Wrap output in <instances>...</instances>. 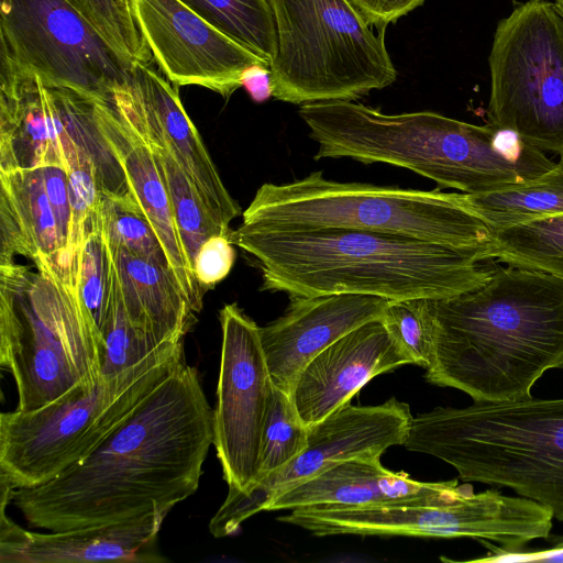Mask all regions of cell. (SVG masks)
I'll return each instance as SVG.
<instances>
[{"label": "cell", "mask_w": 563, "mask_h": 563, "mask_svg": "<svg viewBox=\"0 0 563 563\" xmlns=\"http://www.w3.org/2000/svg\"><path fill=\"white\" fill-rule=\"evenodd\" d=\"M213 412L197 369L183 361L86 457L43 485L14 489L11 501L46 531L169 512L198 488Z\"/></svg>", "instance_id": "obj_1"}, {"label": "cell", "mask_w": 563, "mask_h": 563, "mask_svg": "<svg viewBox=\"0 0 563 563\" xmlns=\"http://www.w3.org/2000/svg\"><path fill=\"white\" fill-rule=\"evenodd\" d=\"M430 384L475 402L531 398L542 375L563 367V278L520 267L495 268L478 288L432 299Z\"/></svg>", "instance_id": "obj_2"}, {"label": "cell", "mask_w": 563, "mask_h": 563, "mask_svg": "<svg viewBox=\"0 0 563 563\" xmlns=\"http://www.w3.org/2000/svg\"><path fill=\"white\" fill-rule=\"evenodd\" d=\"M262 273L263 290L290 298L368 295L388 300L445 299L482 286L485 257L405 235L324 229L230 233Z\"/></svg>", "instance_id": "obj_3"}, {"label": "cell", "mask_w": 563, "mask_h": 563, "mask_svg": "<svg viewBox=\"0 0 563 563\" xmlns=\"http://www.w3.org/2000/svg\"><path fill=\"white\" fill-rule=\"evenodd\" d=\"M314 161L352 158L409 169L438 185L481 194L533 179L555 165L515 133L433 111L387 114L356 101L301 104Z\"/></svg>", "instance_id": "obj_4"}, {"label": "cell", "mask_w": 563, "mask_h": 563, "mask_svg": "<svg viewBox=\"0 0 563 563\" xmlns=\"http://www.w3.org/2000/svg\"><path fill=\"white\" fill-rule=\"evenodd\" d=\"M404 446L464 482L511 488L563 521V398L435 407L412 417Z\"/></svg>", "instance_id": "obj_5"}, {"label": "cell", "mask_w": 563, "mask_h": 563, "mask_svg": "<svg viewBox=\"0 0 563 563\" xmlns=\"http://www.w3.org/2000/svg\"><path fill=\"white\" fill-rule=\"evenodd\" d=\"M246 231L346 229L405 235L481 253L493 232L459 192L328 179L318 170L285 184L265 183L242 213Z\"/></svg>", "instance_id": "obj_6"}, {"label": "cell", "mask_w": 563, "mask_h": 563, "mask_svg": "<svg viewBox=\"0 0 563 563\" xmlns=\"http://www.w3.org/2000/svg\"><path fill=\"white\" fill-rule=\"evenodd\" d=\"M36 272L0 263V365L13 377L16 410L40 409L101 378L103 339L80 306L71 275L53 258Z\"/></svg>", "instance_id": "obj_7"}, {"label": "cell", "mask_w": 563, "mask_h": 563, "mask_svg": "<svg viewBox=\"0 0 563 563\" xmlns=\"http://www.w3.org/2000/svg\"><path fill=\"white\" fill-rule=\"evenodd\" d=\"M183 361L184 341L132 368L78 386L30 412L0 416V475L13 489L43 485L108 438Z\"/></svg>", "instance_id": "obj_8"}, {"label": "cell", "mask_w": 563, "mask_h": 563, "mask_svg": "<svg viewBox=\"0 0 563 563\" xmlns=\"http://www.w3.org/2000/svg\"><path fill=\"white\" fill-rule=\"evenodd\" d=\"M277 48L273 97L294 104L356 101L397 78L385 45L353 0H267Z\"/></svg>", "instance_id": "obj_9"}, {"label": "cell", "mask_w": 563, "mask_h": 563, "mask_svg": "<svg viewBox=\"0 0 563 563\" xmlns=\"http://www.w3.org/2000/svg\"><path fill=\"white\" fill-rule=\"evenodd\" d=\"M551 510L523 496L497 489L474 493L457 485L434 503L385 506H325L291 509L277 518L316 537L338 534L470 538L493 543V554L521 551L533 540L548 539Z\"/></svg>", "instance_id": "obj_10"}, {"label": "cell", "mask_w": 563, "mask_h": 563, "mask_svg": "<svg viewBox=\"0 0 563 563\" xmlns=\"http://www.w3.org/2000/svg\"><path fill=\"white\" fill-rule=\"evenodd\" d=\"M488 123L563 158V16L548 0L516 3L488 57Z\"/></svg>", "instance_id": "obj_11"}, {"label": "cell", "mask_w": 563, "mask_h": 563, "mask_svg": "<svg viewBox=\"0 0 563 563\" xmlns=\"http://www.w3.org/2000/svg\"><path fill=\"white\" fill-rule=\"evenodd\" d=\"M1 52L45 80L97 99L123 88L133 63L65 0H1Z\"/></svg>", "instance_id": "obj_12"}, {"label": "cell", "mask_w": 563, "mask_h": 563, "mask_svg": "<svg viewBox=\"0 0 563 563\" xmlns=\"http://www.w3.org/2000/svg\"><path fill=\"white\" fill-rule=\"evenodd\" d=\"M412 417L409 405L394 397L382 405L343 406L309 426L308 445L292 461L247 492L228 494L210 520V532L216 538L231 536L273 498L333 465L380 457L388 448L404 445Z\"/></svg>", "instance_id": "obj_13"}, {"label": "cell", "mask_w": 563, "mask_h": 563, "mask_svg": "<svg viewBox=\"0 0 563 563\" xmlns=\"http://www.w3.org/2000/svg\"><path fill=\"white\" fill-rule=\"evenodd\" d=\"M222 347L213 409V444L229 494L256 482L265 419L274 388L260 327L236 303L220 310Z\"/></svg>", "instance_id": "obj_14"}, {"label": "cell", "mask_w": 563, "mask_h": 563, "mask_svg": "<svg viewBox=\"0 0 563 563\" xmlns=\"http://www.w3.org/2000/svg\"><path fill=\"white\" fill-rule=\"evenodd\" d=\"M153 59L176 87L200 86L229 99L246 70L271 64L205 21L180 0H131Z\"/></svg>", "instance_id": "obj_15"}, {"label": "cell", "mask_w": 563, "mask_h": 563, "mask_svg": "<svg viewBox=\"0 0 563 563\" xmlns=\"http://www.w3.org/2000/svg\"><path fill=\"white\" fill-rule=\"evenodd\" d=\"M0 173L79 161L62 118L57 85L0 52Z\"/></svg>", "instance_id": "obj_16"}, {"label": "cell", "mask_w": 563, "mask_h": 563, "mask_svg": "<svg viewBox=\"0 0 563 563\" xmlns=\"http://www.w3.org/2000/svg\"><path fill=\"white\" fill-rule=\"evenodd\" d=\"M167 515L156 509L121 521L42 533L18 526L1 504L0 562H163L157 540Z\"/></svg>", "instance_id": "obj_17"}, {"label": "cell", "mask_w": 563, "mask_h": 563, "mask_svg": "<svg viewBox=\"0 0 563 563\" xmlns=\"http://www.w3.org/2000/svg\"><path fill=\"white\" fill-rule=\"evenodd\" d=\"M290 299L282 317L260 327L273 384L289 395L298 375L316 355L362 324L382 319L390 301L350 294Z\"/></svg>", "instance_id": "obj_18"}, {"label": "cell", "mask_w": 563, "mask_h": 563, "mask_svg": "<svg viewBox=\"0 0 563 563\" xmlns=\"http://www.w3.org/2000/svg\"><path fill=\"white\" fill-rule=\"evenodd\" d=\"M411 364L382 320L346 333L316 355L300 372L290 394L309 427L350 404L375 376Z\"/></svg>", "instance_id": "obj_19"}, {"label": "cell", "mask_w": 563, "mask_h": 563, "mask_svg": "<svg viewBox=\"0 0 563 563\" xmlns=\"http://www.w3.org/2000/svg\"><path fill=\"white\" fill-rule=\"evenodd\" d=\"M97 115L106 142L123 168L130 192L166 252L178 286L192 310L200 312L206 292L188 262L168 190L153 152L115 109L110 98L97 100Z\"/></svg>", "instance_id": "obj_20"}, {"label": "cell", "mask_w": 563, "mask_h": 563, "mask_svg": "<svg viewBox=\"0 0 563 563\" xmlns=\"http://www.w3.org/2000/svg\"><path fill=\"white\" fill-rule=\"evenodd\" d=\"M457 479L419 482L386 470L380 457L342 461L276 496L264 511L325 506H385L434 503L450 495Z\"/></svg>", "instance_id": "obj_21"}, {"label": "cell", "mask_w": 563, "mask_h": 563, "mask_svg": "<svg viewBox=\"0 0 563 563\" xmlns=\"http://www.w3.org/2000/svg\"><path fill=\"white\" fill-rule=\"evenodd\" d=\"M126 87L157 122L176 158L194 184L209 214L224 229L241 214L229 194L195 124L188 117L178 87L151 63H133Z\"/></svg>", "instance_id": "obj_22"}, {"label": "cell", "mask_w": 563, "mask_h": 563, "mask_svg": "<svg viewBox=\"0 0 563 563\" xmlns=\"http://www.w3.org/2000/svg\"><path fill=\"white\" fill-rule=\"evenodd\" d=\"M107 242L131 323L162 343L184 341L195 324L196 312L175 279L162 267L113 245L108 239Z\"/></svg>", "instance_id": "obj_23"}, {"label": "cell", "mask_w": 563, "mask_h": 563, "mask_svg": "<svg viewBox=\"0 0 563 563\" xmlns=\"http://www.w3.org/2000/svg\"><path fill=\"white\" fill-rule=\"evenodd\" d=\"M110 100L153 152L166 184L177 230L194 272V261L201 244L212 235L230 234L232 230L224 229L209 214L157 122L126 85L115 91Z\"/></svg>", "instance_id": "obj_24"}, {"label": "cell", "mask_w": 563, "mask_h": 563, "mask_svg": "<svg viewBox=\"0 0 563 563\" xmlns=\"http://www.w3.org/2000/svg\"><path fill=\"white\" fill-rule=\"evenodd\" d=\"M15 256L59 262L58 231L42 168L0 173V263Z\"/></svg>", "instance_id": "obj_25"}, {"label": "cell", "mask_w": 563, "mask_h": 563, "mask_svg": "<svg viewBox=\"0 0 563 563\" xmlns=\"http://www.w3.org/2000/svg\"><path fill=\"white\" fill-rule=\"evenodd\" d=\"M465 207L493 231L563 213V158L549 172L525 183L461 194Z\"/></svg>", "instance_id": "obj_26"}, {"label": "cell", "mask_w": 563, "mask_h": 563, "mask_svg": "<svg viewBox=\"0 0 563 563\" xmlns=\"http://www.w3.org/2000/svg\"><path fill=\"white\" fill-rule=\"evenodd\" d=\"M57 97L67 132L79 157L86 158L92 165L102 195H129L130 188L123 168L99 126L98 99L62 85H57Z\"/></svg>", "instance_id": "obj_27"}, {"label": "cell", "mask_w": 563, "mask_h": 563, "mask_svg": "<svg viewBox=\"0 0 563 563\" xmlns=\"http://www.w3.org/2000/svg\"><path fill=\"white\" fill-rule=\"evenodd\" d=\"M489 257L563 278V213L493 231Z\"/></svg>", "instance_id": "obj_28"}, {"label": "cell", "mask_w": 563, "mask_h": 563, "mask_svg": "<svg viewBox=\"0 0 563 563\" xmlns=\"http://www.w3.org/2000/svg\"><path fill=\"white\" fill-rule=\"evenodd\" d=\"M180 1L220 32L273 63L277 38L267 0Z\"/></svg>", "instance_id": "obj_29"}, {"label": "cell", "mask_w": 563, "mask_h": 563, "mask_svg": "<svg viewBox=\"0 0 563 563\" xmlns=\"http://www.w3.org/2000/svg\"><path fill=\"white\" fill-rule=\"evenodd\" d=\"M113 263L99 212L71 267L73 288L100 333L108 317Z\"/></svg>", "instance_id": "obj_30"}, {"label": "cell", "mask_w": 563, "mask_h": 563, "mask_svg": "<svg viewBox=\"0 0 563 563\" xmlns=\"http://www.w3.org/2000/svg\"><path fill=\"white\" fill-rule=\"evenodd\" d=\"M100 213L110 243L162 267L176 282L157 234L131 192L122 197L102 195Z\"/></svg>", "instance_id": "obj_31"}, {"label": "cell", "mask_w": 563, "mask_h": 563, "mask_svg": "<svg viewBox=\"0 0 563 563\" xmlns=\"http://www.w3.org/2000/svg\"><path fill=\"white\" fill-rule=\"evenodd\" d=\"M308 435L309 427L300 418L291 396L274 385L254 485L298 456L308 445Z\"/></svg>", "instance_id": "obj_32"}, {"label": "cell", "mask_w": 563, "mask_h": 563, "mask_svg": "<svg viewBox=\"0 0 563 563\" xmlns=\"http://www.w3.org/2000/svg\"><path fill=\"white\" fill-rule=\"evenodd\" d=\"M101 335L103 339L101 376L103 377L119 375L166 345L176 343H162L131 323L123 306L114 266L109 311Z\"/></svg>", "instance_id": "obj_33"}, {"label": "cell", "mask_w": 563, "mask_h": 563, "mask_svg": "<svg viewBox=\"0 0 563 563\" xmlns=\"http://www.w3.org/2000/svg\"><path fill=\"white\" fill-rule=\"evenodd\" d=\"M123 57L151 63L152 53L142 37L131 0H65Z\"/></svg>", "instance_id": "obj_34"}, {"label": "cell", "mask_w": 563, "mask_h": 563, "mask_svg": "<svg viewBox=\"0 0 563 563\" xmlns=\"http://www.w3.org/2000/svg\"><path fill=\"white\" fill-rule=\"evenodd\" d=\"M380 320L411 364L430 367L435 327L432 299L390 300Z\"/></svg>", "instance_id": "obj_35"}, {"label": "cell", "mask_w": 563, "mask_h": 563, "mask_svg": "<svg viewBox=\"0 0 563 563\" xmlns=\"http://www.w3.org/2000/svg\"><path fill=\"white\" fill-rule=\"evenodd\" d=\"M234 260L230 234L212 235L201 244L194 261V274L205 292L228 276Z\"/></svg>", "instance_id": "obj_36"}, {"label": "cell", "mask_w": 563, "mask_h": 563, "mask_svg": "<svg viewBox=\"0 0 563 563\" xmlns=\"http://www.w3.org/2000/svg\"><path fill=\"white\" fill-rule=\"evenodd\" d=\"M41 168L45 191L49 200L58 231L60 245L58 265L66 269V255L71 222L68 172L60 166H44Z\"/></svg>", "instance_id": "obj_37"}, {"label": "cell", "mask_w": 563, "mask_h": 563, "mask_svg": "<svg viewBox=\"0 0 563 563\" xmlns=\"http://www.w3.org/2000/svg\"><path fill=\"white\" fill-rule=\"evenodd\" d=\"M367 21L379 30L420 7L424 0H353Z\"/></svg>", "instance_id": "obj_38"}, {"label": "cell", "mask_w": 563, "mask_h": 563, "mask_svg": "<svg viewBox=\"0 0 563 563\" xmlns=\"http://www.w3.org/2000/svg\"><path fill=\"white\" fill-rule=\"evenodd\" d=\"M551 547L534 552H514L492 554L489 558H483L476 561L485 562H563V536H556L550 540Z\"/></svg>", "instance_id": "obj_39"}, {"label": "cell", "mask_w": 563, "mask_h": 563, "mask_svg": "<svg viewBox=\"0 0 563 563\" xmlns=\"http://www.w3.org/2000/svg\"><path fill=\"white\" fill-rule=\"evenodd\" d=\"M255 102H264L273 97L272 71L268 65L250 67L243 77V85Z\"/></svg>", "instance_id": "obj_40"}, {"label": "cell", "mask_w": 563, "mask_h": 563, "mask_svg": "<svg viewBox=\"0 0 563 563\" xmlns=\"http://www.w3.org/2000/svg\"><path fill=\"white\" fill-rule=\"evenodd\" d=\"M553 2L559 12L561 13V15L563 16V0H553Z\"/></svg>", "instance_id": "obj_41"}]
</instances>
